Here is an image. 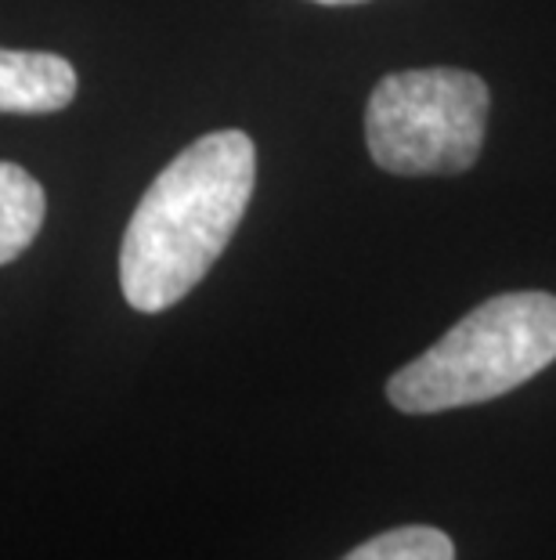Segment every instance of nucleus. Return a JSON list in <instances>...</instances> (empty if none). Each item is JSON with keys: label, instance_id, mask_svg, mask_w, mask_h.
I'll return each instance as SVG.
<instances>
[{"label": "nucleus", "instance_id": "f257e3e1", "mask_svg": "<svg viewBox=\"0 0 556 560\" xmlns=\"http://www.w3.org/2000/svg\"><path fill=\"white\" fill-rule=\"evenodd\" d=\"M257 185V149L242 130L188 145L145 188L120 246V285L134 312L185 301L232 243Z\"/></svg>", "mask_w": 556, "mask_h": 560}, {"label": "nucleus", "instance_id": "f03ea898", "mask_svg": "<svg viewBox=\"0 0 556 560\" xmlns=\"http://www.w3.org/2000/svg\"><path fill=\"white\" fill-rule=\"evenodd\" d=\"M556 362V296L499 293L463 315L416 362L398 369L387 398L409 416H430L510 395Z\"/></svg>", "mask_w": 556, "mask_h": 560}, {"label": "nucleus", "instance_id": "7ed1b4c3", "mask_svg": "<svg viewBox=\"0 0 556 560\" xmlns=\"http://www.w3.org/2000/svg\"><path fill=\"white\" fill-rule=\"evenodd\" d=\"M488 83L466 69H405L372 88L365 109L369 156L387 174L470 171L488 127Z\"/></svg>", "mask_w": 556, "mask_h": 560}, {"label": "nucleus", "instance_id": "20e7f679", "mask_svg": "<svg viewBox=\"0 0 556 560\" xmlns=\"http://www.w3.org/2000/svg\"><path fill=\"white\" fill-rule=\"evenodd\" d=\"M76 69L51 51L0 47V113H58L76 98Z\"/></svg>", "mask_w": 556, "mask_h": 560}, {"label": "nucleus", "instance_id": "39448f33", "mask_svg": "<svg viewBox=\"0 0 556 560\" xmlns=\"http://www.w3.org/2000/svg\"><path fill=\"white\" fill-rule=\"evenodd\" d=\"M47 213L40 182L19 163L0 160V268L33 246Z\"/></svg>", "mask_w": 556, "mask_h": 560}, {"label": "nucleus", "instance_id": "423d86ee", "mask_svg": "<svg viewBox=\"0 0 556 560\" xmlns=\"http://www.w3.org/2000/svg\"><path fill=\"white\" fill-rule=\"evenodd\" d=\"M343 560H456V542L427 524H409L354 546Z\"/></svg>", "mask_w": 556, "mask_h": 560}, {"label": "nucleus", "instance_id": "0eeeda50", "mask_svg": "<svg viewBox=\"0 0 556 560\" xmlns=\"http://www.w3.org/2000/svg\"><path fill=\"white\" fill-rule=\"evenodd\" d=\"M315 4H329V8H340V4H365V0H315Z\"/></svg>", "mask_w": 556, "mask_h": 560}]
</instances>
